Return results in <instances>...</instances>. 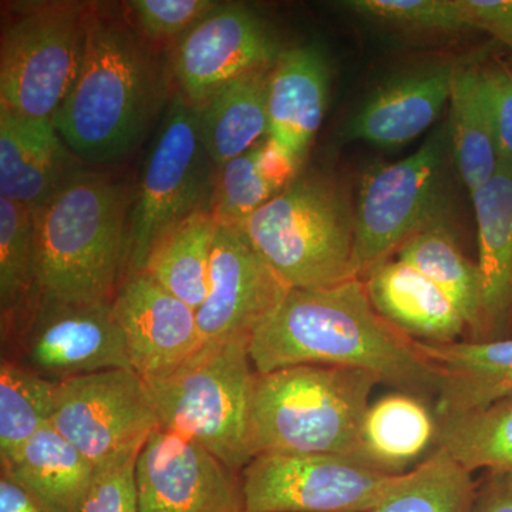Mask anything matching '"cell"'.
<instances>
[{
    "label": "cell",
    "mask_w": 512,
    "mask_h": 512,
    "mask_svg": "<svg viewBox=\"0 0 512 512\" xmlns=\"http://www.w3.org/2000/svg\"><path fill=\"white\" fill-rule=\"evenodd\" d=\"M127 210L126 185L87 168L33 210L42 296L74 303L114 301L126 262Z\"/></svg>",
    "instance_id": "3957f363"
},
{
    "label": "cell",
    "mask_w": 512,
    "mask_h": 512,
    "mask_svg": "<svg viewBox=\"0 0 512 512\" xmlns=\"http://www.w3.org/2000/svg\"><path fill=\"white\" fill-rule=\"evenodd\" d=\"M217 165L201 136L197 107L175 94L141 171L127 224V276L146 268L167 232L198 211H210Z\"/></svg>",
    "instance_id": "ba28073f"
},
{
    "label": "cell",
    "mask_w": 512,
    "mask_h": 512,
    "mask_svg": "<svg viewBox=\"0 0 512 512\" xmlns=\"http://www.w3.org/2000/svg\"><path fill=\"white\" fill-rule=\"evenodd\" d=\"M436 443L470 473L512 474V394L477 412L437 420Z\"/></svg>",
    "instance_id": "f546056e"
},
{
    "label": "cell",
    "mask_w": 512,
    "mask_h": 512,
    "mask_svg": "<svg viewBox=\"0 0 512 512\" xmlns=\"http://www.w3.org/2000/svg\"><path fill=\"white\" fill-rule=\"evenodd\" d=\"M50 424L96 467L143 447L160 427L146 382L130 369L59 380Z\"/></svg>",
    "instance_id": "8fae6325"
},
{
    "label": "cell",
    "mask_w": 512,
    "mask_h": 512,
    "mask_svg": "<svg viewBox=\"0 0 512 512\" xmlns=\"http://www.w3.org/2000/svg\"><path fill=\"white\" fill-rule=\"evenodd\" d=\"M256 373L315 365L363 370L413 396L439 394L441 373L404 335L377 313L365 282L332 288L291 289L249 342Z\"/></svg>",
    "instance_id": "6da1fadb"
},
{
    "label": "cell",
    "mask_w": 512,
    "mask_h": 512,
    "mask_svg": "<svg viewBox=\"0 0 512 512\" xmlns=\"http://www.w3.org/2000/svg\"><path fill=\"white\" fill-rule=\"evenodd\" d=\"M468 29L487 32L512 53V0H457Z\"/></svg>",
    "instance_id": "74e56055"
},
{
    "label": "cell",
    "mask_w": 512,
    "mask_h": 512,
    "mask_svg": "<svg viewBox=\"0 0 512 512\" xmlns=\"http://www.w3.org/2000/svg\"><path fill=\"white\" fill-rule=\"evenodd\" d=\"M448 137L454 167L474 194L500 167V146L483 76V59L460 60L448 97Z\"/></svg>",
    "instance_id": "cb8c5ba5"
},
{
    "label": "cell",
    "mask_w": 512,
    "mask_h": 512,
    "mask_svg": "<svg viewBox=\"0 0 512 512\" xmlns=\"http://www.w3.org/2000/svg\"><path fill=\"white\" fill-rule=\"evenodd\" d=\"M457 63L437 60L384 80L353 114L345 137L380 148L406 146L439 120Z\"/></svg>",
    "instance_id": "e0dca14e"
},
{
    "label": "cell",
    "mask_w": 512,
    "mask_h": 512,
    "mask_svg": "<svg viewBox=\"0 0 512 512\" xmlns=\"http://www.w3.org/2000/svg\"><path fill=\"white\" fill-rule=\"evenodd\" d=\"M403 474L328 454H262L244 468L245 512H372Z\"/></svg>",
    "instance_id": "30bf717a"
},
{
    "label": "cell",
    "mask_w": 512,
    "mask_h": 512,
    "mask_svg": "<svg viewBox=\"0 0 512 512\" xmlns=\"http://www.w3.org/2000/svg\"><path fill=\"white\" fill-rule=\"evenodd\" d=\"M113 311L131 369L146 383L171 375L204 346L194 309L147 272L127 276Z\"/></svg>",
    "instance_id": "2e32d148"
},
{
    "label": "cell",
    "mask_w": 512,
    "mask_h": 512,
    "mask_svg": "<svg viewBox=\"0 0 512 512\" xmlns=\"http://www.w3.org/2000/svg\"><path fill=\"white\" fill-rule=\"evenodd\" d=\"M70 151L52 120L0 106V198L32 210L46 204L86 170Z\"/></svg>",
    "instance_id": "ac0fdd59"
},
{
    "label": "cell",
    "mask_w": 512,
    "mask_h": 512,
    "mask_svg": "<svg viewBox=\"0 0 512 512\" xmlns=\"http://www.w3.org/2000/svg\"><path fill=\"white\" fill-rule=\"evenodd\" d=\"M289 291L241 228L218 225L210 291L195 312L204 342H251Z\"/></svg>",
    "instance_id": "5bb4252c"
},
{
    "label": "cell",
    "mask_w": 512,
    "mask_h": 512,
    "mask_svg": "<svg viewBox=\"0 0 512 512\" xmlns=\"http://www.w3.org/2000/svg\"><path fill=\"white\" fill-rule=\"evenodd\" d=\"M255 375L248 342H205L171 375L146 384L160 427L197 441L234 471L252 460Z\"/></svg>",
    "instance_id": "8992f818"
},
{
    "label": "cell",
    "mask_w": 512,
    "mask_h": 512,
    "mask_svg": "<svg viewBox=\"0 0 512 512\" xmlns=\"http://www.w3.org/2000/svg\"><path fill=\"white\" fill-rule=\"evenodd\" d=\"M23 345L32 370L60 380L101 370H133L113 302L74 303L40 296L25 320Z\"/></svg>",
    "instance_id": "9a60e30c"
},
{
    "label": "cell",
    "mask_w": 512,
    "mask_h": 512,
    "mask_svg": "<svg viewBox=\"0 0 512 512\" xmlns=\"http://www.w3.org/2000/svg\"><path fill=\"white\" fill-rule=\"evenodd\" d=\"M140 448L97 467L82 512H138L136 464Z\"/></svg>",
    "instance_id": "d590c367"
},
{
    "label": "cell",
    "mask_w": 512,
    "mask_h": 512,
    "mask_svg": "<svg viewBox=\"0 0 512 512\" xmlns=\"http://www.w3.org/2000/svg\"><path fill=\"white\" fill-rule=\"evenodd\" d=\"M214 0H130L123 3L124 15L151 46L175 43L208 13L217 8Z\"/></svg>",
    "instance_id": "e575fe53"
},
{
    "label": "cell",
    "mask_w": 512,
    "mask_h": 512,
    "mask_svg": "<svg viewBox=\"0 0 512 512\" xmlns=\"http://www.w3.org/2000/svg\"><path fill=\"white\" fill-rule=\"evenodd\" d=\"M217 229L210 211L195 212L165 234L143 271L195 312L210 291L211 255Z\"/></svg>",
    "instance_id": "83f0119b"
},
{
    "label": "cell",
    "mask_w": 512,
    "mask_h": 512,
    "mask_svg": "<svg viewBox=\"0 0 512 512\" xmlns=\"http://www.w3.org/2000/svg\"><path fill=\"white\" fill-rule=\"evenodd\" d=\"M269 72L234 80L198 107L202 140L215 165L242 156L268 136Z\"/></svg>",
    "instance_id": "484cf974"
},
{
    "label": "cell",
    "mask_w": 512,
    "mask_h": 512,
    "mask_svg": "<svg viewBox=\"0 0 512 512\" xmlns=\"http://www.w3.org/2000/svg\"><path fill=\"white\" fill-rule=\"evenodd\" d=\"M330 77L328 57L318 45L284 49L269 72L268 136L301 163L325 119Z\"/></svg>",
    "instance_id": "d6986e66"
},
{
    "label": "cell",
    "mask_w": 512,
    "mask_h": 512,
    "mask_svg": "<svg viewBox=\"0 0 512 512\" xmlns=\"http://www.w3.org/2000/svg\"><path fill=\"white\" fill-rule=\"evenodd\" d=\"M168 76L170 70L126 15L87 3L82 63L53 126L83 163L120 160L163 109Z\"/></svg>",
    "instance_id": "7a4b0ae2"
},
{
    "label": "cell",
    "mask_w": 512,
    "mask_h": 512,
    "mask_svg": "<svg viewBox=\"0 0 512 512\" xmlns=\"http://www.w3.org/2000/svg\"><path fill=\"white\" fill-rule=\"evenodd\" d=\"M483 76L493 110L501 158L512 161V53L483 59Z\"/></svg>",
    "instance_id": "8d00e7d4"
},
{
    "label": "cell",
    "mask_w": 512,
    "mask_h": 512,
    "mask_svg": "<svg viewBox=\"0 0 512 512\" xmlns=\"http://www.w3.org/2000/svg\"><path fill=\"white\" fill-rule=\"evenodd\" d=\"M255 146L242 156L217 165L210 212L221 227H241L276 195L259 173Z\"/></svg>",
    "instance_id": "836d02e7"
},
{
    "label": "cell",
    "mask_w": 512,
    "mask_h": 512,
    "mask_svg": "<svg viewBox=\"0 0 512 512\" xmlns=\"http://www.w3.org/2000/svg\"><path fill=\"white\" fill-rule=\"evenodd\" d=\"M451 161L446 120L434 126L412 156L375 165L363 174L355 200V278H365L421 228L451 214Z\"/></svg>",
    "instance_id": "52a82bcc"
},
{
    "label": "cell",
    "mask_w": 512,
    "mask_h": 512,
    "mask_svg": "<svg viewBox=\"0 0 512 512\" xmlns=\"http://www.w3.org/2000/svg\"><path fill=\"white\" fill-rule=\"evenodd\" d=\"M362 281L377 313L409 338L451 343L468 332L446 293L399 258L380 262Z\"/></svg>",
    "instance_id": "7402d4cb"
},
{
    "label": "cell",
    "mask_w": 512,
    "mask_h": 512,
    "mask_svg": "<svg viewBox=\"0 0 512 512\" xmlns=\"http://www.w3.org/2000/svg\"><path fill=\"white\" fill-rule=\"evenodd\" d=\"M380 380L363 370L301 365L256 373L249 409L252 458L328 454L367 464L362 429Z\"/></svg>",
    "instance_id": "277c9868"
},
{
    "label": "cell",
    "mask_w": 512,
    "mask_h": 512,
    "mask_svg": "<svg viewBox=\"0 0 512 512\" xmlns=\"http://www.w3.org/2000/svg\"><path fill=\"white\" fill-rule=\"evenodd\" d=\"M0 512H45L15 481L3 476L0 480Z\"/></svg>",
    "instance_id": "60d3db41"
},
{
    "label": "cell",
    "mask_w": 512,
    "mask_h": 512,
    "mask_svg": "<svg viewBox=\"0 0 512 512\" xmlns=\"http://www.w3.org/2000/svg\"><path fill=\"white\" fill-rule=\"evenodd\" d=\"M471 474L437 448L424 463L404 473L372 512H470L477 490Z\"/></svg>",
    "instance_id": "4dcf8cb0"
},
{
    "label": "cell",
    "mask_w": 512,
    "mask_h": 512,
    "mask_svg": "<svg viewBox=\"0 0 512 512\" xmlns=\"http://www.w3.org/2000/svg\"><path fill=\"white\" fill-rule=\"evenodd\" d=\"M470 512H512V474L488 471L477 485Z\"/></svg>",
    "instance_id": "ab89813d"
},
{
    "label": "cell",
    "mask_w": 512,
    "mask_h": 512,
    "mask_svg": "<svg viewBox=\"0 0 512 512\" xmlns=\"http://www.w3.org/2000/svg\"><path fill=\"white\" fill-rule=\"evenodd\" d=\"M282 52L258 12L242 3H218L174 46L168 70L177 93L198 109L234 80L272 69Z\"/></svg>",
    "instance_id": "7c38bea8"
},
{
    "label": "cell",
    "mask_w": 512,
    "mask_h": 512,
    "mask_svg": "<svg viewBox=\"0 0 512 512\" xmlns=\"http://www.w3.org/2000/svg\"><path fill=\"white\" fill-rule=\"evenodd\" d=\"M255 157L259 173L276 195L298 178L301 161L271 136L256 144Z\"/></svg>",
    "instance_id": "f35d334b"
},
{
    "label": "cell",
    "mask_w": 512,
    "mask_h": 512,
    "mask_svg": "<svg viewBox=\"0 0 512 512\" xmlns=\"http://www.w3.org/2000/svg\"><path fill=\"white\" fill-rule=\"evenodd\" d=\"M476 212L478 271L483 288L480 339H501L512 329V161L471 194Z\"/></svg>",
    "instance_id": "ffe728a7"
},
{
    "label": "cell",
    "mask_w": 512,
    "mask_h": 512,
    "mask_svg": "<svg viewBox=\"0 0 512 512\" xmlns=\"http://www.w3.org/2000/svg\"><path fill=\"white\" fill-rule=\"evenodd\" d=\"M437 419L420 397L393 393L370 403L363 420L362 443L370 466L400 474L436 441Z\"/></svg>",
    "instance_id": "4316f807"
},
{
    "label": "cell",
    "mask_w": 512,
    "mask_h": 512,
    "mask_svg": "<svg viewBox=\"0 0 512 512\" xmlns=\"http://www.w3.org/2000/svg\"><path fill=\"white\" fill-rule=\"evenodd\" d=\"M239 228L291 289L355 278V200L336 178L299 174Z\"/></svg>",
    "instance_id": "5b68a950"
},
{
    "label": "cell",
    "mask_w": 512,
    "mask_h": 512,
    "mask_svg": "<svg viewBox=\"0 0 512 512\" xmlns=\"http://www.w3.org/2000/svg\"><path fill=\"white\" fill-rule=\"evenodd\" d=\"M59 380L3 360L0 366V458L12 457L50 424Z\"/></svg>",
    "instance_id": "1f68e13d"
},
{
    "label": "cell",
    "mask_w": 512,
    "mask_h": 512,
    "mask_svg": "<svg viewBox=\"0 0 512 512\" xmlns=\"http://www.w3.org/2000/svg\"><path fill=\"white\" fill-rule=\"evenodd\" d=\"M400 261L412 265L434 282L456 306L468 333L480 339L483 328V288L477 262L471 261L458 244L451 214L431 221L400 247Z\"/></svg>",
    "instance_id": "d4e9b609"
},
{
    "label": "cell",
    "mask_w": 512,
    "mask_h": 512,
    "mask_svg": "<svg viewBox=\"0 0 512 512\" xmlns=\"http://www.w3.org/2000/svg\"><path fill=\"white\" fill-rule=\"evenodd\" d=\"M32 208L0 198V311L3 330L29 318L39 302Z\"/></svg>",
    "instance_id": "f1b7e54d"
},
{
    "label": "cell",
    "mask_w": 512,
    "mask_h": 512,
    "mask_svg": "<svg viewBox=\"0 0 512 512\" xmlns=\"http://www.w3.org/2000/svg\"><path fill=\"white\" fill-rule=\"evenodd\" d=\"M3 476L20 485L45 512H82L97 467L47 424L2 463Z\"/></svg>",
    "instance_id": "603a6c76"
},
{
    "label": "cell",
    "mask_w": 512,
    "mask_h": 512,
    "mask_svg": "<svg viewBox=\"0 0 512 512\" xmlns=\"http://www.w3.org/2000/svg\"><path fill=\"white\" fill-rule=\"evenodd\" d=\"M340 5L403 35L451 36L468 30L457 0H349Z\"/></svg>",
    "instance_id": "d6a6232c"
},
{
    "label": "cell",
    "mask_w": 512,
    "mask_h": 512,
    "mask_svg": "<svg viewBox=\"0 0 512 512\" xmlns=\"http://www.w3.org/2000/svg\"><path fill=\"white\" fill-rule=\"evenodd\" d=\"M416 345L440 369L437 420L477 412L512 394V336Z\"/></svg>",
    "instance_id": "44dd1931"
},
{
    "label": "cell",
    "mask_w": 512,
    "mask_h": 512,
    "mask_svg": "<svg viewBox=\"0 0 512 512\" xmlns=\"http://www.w3.org/2000/svg\"><path fill=\"white\" fill-rule=\"evenodd\" d=\"M138 512H245L242 485L197 441L158 427L136 464Z\"/></svg>",
    "instance_id": "4fadbf2b"
},
{
    "label": "cell",
    "mask_w": 512,
    "mask_h": 512,
    "mask_svg": "<svg viewBox=\"0 0 512 512\" xmlns=\"http://www.w3.org/2000/svg\"><path fill=\"white\" fill-rule=\"evenodd\" d=\"M87 3H19L3 20L0 106L52 120L66 100L83 57Z\"/></svg>",
    "instance_id": "9c48e42d"
}]
</instances>
